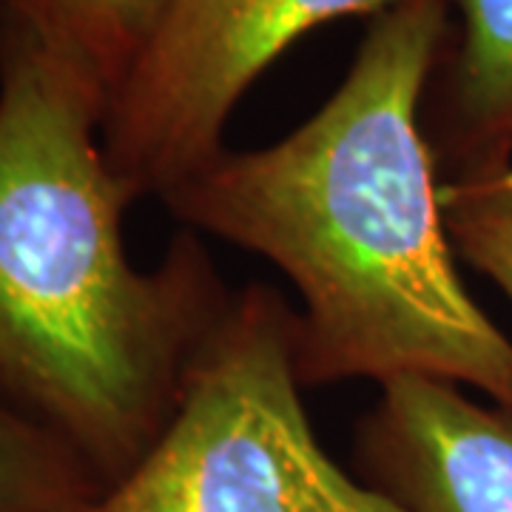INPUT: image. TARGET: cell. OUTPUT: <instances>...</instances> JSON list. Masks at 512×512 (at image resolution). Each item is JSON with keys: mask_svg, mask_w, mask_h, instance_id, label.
Listing matches in <instances>:
<instances>
[{"mask_svg": "<svg viewBox=\"0 0 512 512\" xmlns=\"http://www.w3.org/2000/svg\"><path fill=\"white\" fill-rule=\"evenodd\" d=\"M444 217L458 259L512 302V165L444 185Z\"/></svg>", "mask_w": 512, "mask_h": 512, "instance_id": "9", "label": "cell"}, {"mask_svg": "<svg viewBox=\"0 0 512 512\" xmlns=\"http://www.w3.org/2000/svg\"><path fill=\"white\" fill-rule=\"evenodd\" d=\"M89 512H402L330 456L305 410L296 308L234 291L143 458Z\"/></svg>", "mask_w": 512, "mask_h": 512, "instance_id": "3", "label": "cell"}, {"mask_svg": "<svg viewBox=\"0 0 512 512\" xmlns=\"http://www.w3.org/2000/svg\"><path fill=\"white\" fill-rule=\"evenodd\" d=\"M109 92L0 18V399L103 490L163 433L234 288L183 228L137 268L134 197L103 148Z\"/></svg>", "mask_w": 512, "mask_h": 512, "instance_id": "2", "label": "cell"}, {"mask_svg": "<svg viewBox=\"0 0 512 512\" xmlns=\"http://www.w3.org/2000/svg\"><path fill=\"white\" fill-rule=\"evenodd\" d=\"M424 128L444 185L512 165V0H453Z\"/></svg>", "mask_w": 512, "mask_h": 512, "instance_id": "6", "label": "cell"}, {"mask_svg": "<svg viewBox=\"0 0 512 512\" xmlns=\"http://www.w3.org/2000/svg\"><path fill=\"white\" fill-rule=\"evenodd\" d=\"M393 0H174L111 92L103 148L134 200L197 177L225 146L239 103L296 40Z\"/></svg>", "mask_w": 512, "mask_h": 512, "instance_id": "4", "label": "cell"}, {"mask_svg": "<svg viewBox=\"0 0 512 512\" xmlns=\"http://www.w3.org/2000/svg\"><path fill=\"white\" fill-rule=\"evenodd\" d=\"M359 478L402 512H512V410L439 379H396L356 424Z\"/></svg>", "mask_w": 512, "mask_h": 512, "instance_id": "5", "label": "cell"}, {"mask_svg": "<svg viewBox=\"0 0 512 512\" xmlns=\"http://www.w3.org/2000/svg\"><path fill=\"white\" fill-rule=\"evenodd\" d=\"M450 37L453 0L387 3L302 126L222 151L163 200L188 231L288 279L305 390L439 379L512 410V339L458 274L424 128Z\"/></svg>", "mask_w": 512, "mask_h": 512, "instance_id": "1", "label": "cell"}, {"mask_svg": "<svg viewBox=\"0 0 512 512\" xmlns=\"http://www.w3.org/2000/svg\"><path fill=\"white\" fill-rule=\"evenodd\" d=\"M100 493L77 453L0 399V512H89Z\"/></svg>", "mask_w": 512, "mask_h": 512, "instance_id": "8", "label": "cell"}, {"mask_svg": "<svg viewBox=\"0 0 512 512\" xmlns=\"http://www.w3.org/2000/svg\"><path fill=\"white\" fill-rule=\"evenodd\" d=\"M174 0H0V18L111 92L157 35Z\"/></svg>", "mask_w": 512, "mask_h": 512, "instance_id": "7", "label": "cell"}]
</instances>
